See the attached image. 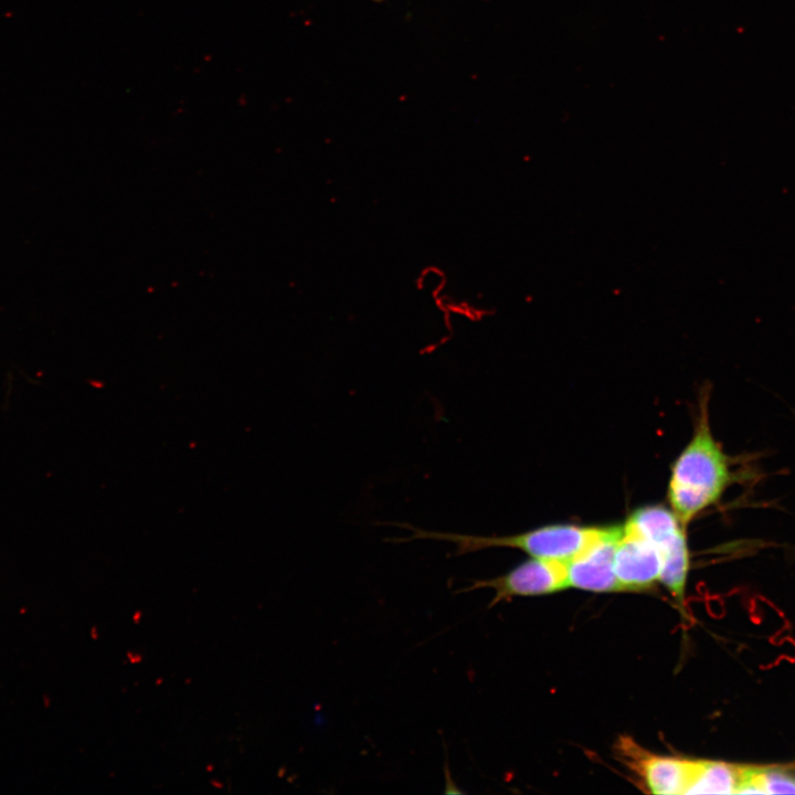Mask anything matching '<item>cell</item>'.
I'll use <instances>...</instances> for the list:
<instances>
[{
  "mask_svg": "<svg viewBox=\"0 0 795 795\" xmlns=\"http://www.w3.org/2000/svg\"><path fill=\"white\" fill-rule=\"evenodd\" d=\"M700 398L693 435L672 464L668 485L671 510L685 527L716 505L734 480L732 458L711 432L708 391Z\"/></svg>",
  "mask_w": 795,
  "mask_h": 795,
  "instance_id": "cell-1",
  "label": "cell"
},
{
  "mask_svg": "<svg viewBox=\"0 0 795 795\" xmlns=\"http://www.w3.org/2000/svg\"><path fill=\"white\" fill-rule=\"evenodd\" d=\"M395 526L412 532L407 539H395V542L417 539L446 541L455 544L452 555L459 556L489 548L519 549L537 559L569 562L604 532L605 527H580L574 524H551L510 536H476L455 532L425 530L406 523Z\"/></svg>",
  "mask_w": 795,
  "mask_h": 795,
  "instance_id": "cell-2",
  "label": "cell"
},
{
  "mask_svg": "<svg viewBox=\"0 0 795 795\" xmlns=\"http://www.w3.org/2000/svg\"><path fill=\"white\" fill-rule=\"evenodd\" d=\"M492 589L495 596L490 605L515 596L550 594L569 587L565 562L537 559L524 561L507 573L487 580L473 581L457 592H471L477 589Z\"/></svg>",
  "mask_w": 795,
  "mask_h": 795,
  "instance_id": "cell-3",
  "label": "cell"
},
{
  "mask_svg": "<svg viewBox=\"0 0 795 795\" xmlns=\"http://www.w3.org/2000/svg\"><path fill=\"white\" fill-rule=\"evenodd\" d=\"M627 765L642 777L646 789L657 795L685 794L693 766V760L653 754L633 740L624 738L618 743Z\"/></svg>",
  "mask_w": 795,
  "mask_h": 795,
  "instance_id": "cell-4",
  "label": "cell"
},
{
  "mask_svg": "<svg viewBox=\"0 0 795 795\" xmlns=\"http://www.w3.org/2000/svg\"><path fill=\"white\" fill-rule=\"evenodd\" d=\"M621 526L605 527L589 548L566 562L568 584L591 592H622L614 571V551Z\"/></svg>",
  "mask_w": 795,
  "mask_h": 795,
  "instance_id": "cell-5",
  "label": "cell"
},
{
  "mask_svg": "<svg viewBox=\"0 0 795 795\" xmlns=\"http://www.w3.org/2000/svg\"><path fill=\"white\" fill-rule=\"evenodd\" d=\"M661 554L654 543L622 524L614 551V571L622 592H640L659 581Z\"/></svg>",
  "mask_w": 795,
  "mask_h": 795,
  "instance_id": "cell-6",
  "label": "cell"
},
{
  "mask_svg": "<svg viewBox=\"0 0 795 795\" xmlns=\"http://www.w3.org/2000/svg\"><path fill=\"white\" fill-rule=\"evenodd\" d=\"M658 549L661 554L659 581L674 598L679 604H682L689 571V548L686 528L680 529Z\"/></svg>",
  "mask_w": 795,
  "mask_h": 795,
  "instance_id": "cell-7",
  "label": "cell"
},
{
  "mask_svg": "<svg viewBox=\"0 0 795 795\" xmlns=\"http://www.w3.org/2000/svg\"><path fill=\"white\" fill-rule=\"evenodd\" d=\"M624 526L658 548L680 529L686 528L672 510L661 505L644 506L636 509L629 515Z\"/></svg>",
  "mask_w": 795,
  "mask_h": 795,
  "instance_id": "cell-8",
  "label": "cell"
},
{
  "mask_svg": "<svg viewBox=\"0 0 795 795\" xmlns=\"http://www.w3.org/2000/svg\"><path fill=\"white\" fill-rule=\"evenodd\" d=\"M740 765L720 761L693 760L685 794H735Z\"/></svg>",
  "mask_w": 795,
  "mask_h": 795,
  "instance_id": "cell-9",
  "label": "cell"
},
{
  "mask_svg": "<svg viewBox=\"0 0 795 795\" xmlns=\"http://www.w3.org/2000/svg\"><path fill=\"white\" fill-rule=\"evenodd\" d=\"M795 794V776L781 768L741 766L735 794Z\"/></svg>",
  "mask_w": 795,
  "mask_h": 795,
  "instance_id": "cell-10",
  "label": "cell"
},
{
  "mask_svg": "<svg viewBox=\"0 0 795 795\" xmlns=\"http://www.w3.org/2000/svg\"><path fill=\"white\" fill-rule=\"evenodd\" d=\"M374 1L380 2V1H383V0H374Z\"/></svg>",
  "mask_w": 795,
  "mask_h": 795,
  "instance_id": "cell-11",
  "label": "cell"
}]
</instances>
